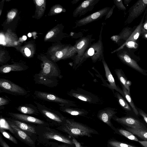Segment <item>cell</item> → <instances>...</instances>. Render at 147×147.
I'll list each match as a JSON object with an SVG mask.
<instances>
[{"mask_svg": "<svg viewBox=\"0 0 147 147\" xmlns=\"http://www.w3.org/2000/svg\"><path fill=\"white\" fill-rule=\"evenodd\" d=\"M115 5L120 10L125 11L126 8L123 5L122 0H113Z\"/></svg>", "mask_w": 147, "mask_h": 147, "instance_id": "cell-32", "label": "cell"}, {"mask_svg": "<svg viewBox=\"0 0 147 147\" xmlns=\"http://www.w3.org/2000/svg\"><path fill=\"white\" fill-rule=\"evenodd\" d=\"M115 131L116 133L121 134L130 140L136 141L139 140L134 134L127 130L121 129H116Z\"/></svg>", "mask_w": 147, "mask_h": 147, "instance_id": "cell-28", "label": "cell"}, {"mask_svg": "<svg viewBox=\"0 0 147 147\" xmlns=\"http://www.w3.org/2000/svg\"><path fill=\"white\" fill-rule=\"evenodd\" d=\"M112 119L122 125L131 128L147 129L146 126L140 121L133 116L129 115L119 117L115 115Z\"/></svg>", "mask_w": 147, "mask_h": 147, "instance_id": "cell-5", "label": "cell"}, {"mask_svg": "<svg viewBox=\"0 0 147 147\" xmlns=\"http://www.w3.org/2000/svg\"><path fill=\"white\" fill-rule=\"evenodd\" d=\"M0 132L3 136L13 143L18 144V142L16 139L10 134L2 128H0Z\"/></svg>", "mask_w": 147, "mask_h": 147, "instance_id": "cell-30", "label": "cell"}, {"mask_svg": "<svg viewBox=\"0 0 147 147\" xmlns=\"http://www.w3.org/2000/svg\"><path fill=\"white\" fill-rule=\"evenodd\" d=\"M114 94L119 104L125 112L128 114H134L131 107L125 98L117 92H115Z\"/></svg>", "mask_w": 147, "mask_h": 147, "instance_id": "cell-20", "label": "cell"}, {"mask_svg": "<svg viewBox=\"0 0 147 147\" xmlns=\"http://www.w3.org/2000/svg\"><path fill=\"white\" fill-rule=\"evenodd\" d=\"M141 35L143 38L147 40V32L144 33Z\"/></svg>", "mask_w": 147, "mask_h": 147, "instance_id": "cell-47", "label": "cell"}, {"mask_svg": "<svg viewBox=\"0 0 147 147\" xmlns=\"http://www.w3.org/2000/svg\"><path fill=\"white\" fill-rule=\"evenodd\" d=\"M110 9L109 7H105L79 20H76L75 22V27L84 26L100 19L107 14Z\"/></svg>", "mask_w": 147, "mask_h": 147, "instance_id": "cell-6", "label": "cell"}, {"mask_svg": "<svg viewBox=\"0 0 147 147\" xmlns=\"http://www.w3.org/2000/svg\"><path fill=\"white\" fill-rule=\"evenodd\" d=\"M57 147H75V145L74 144H70L66 143H63L62 144H60Z\"/></svg>", "mask_w": 147, "mask_h": 147, "instance_id": "cell-40", "label": "cell"}, {"mask_svg": "<svg viewBox=\"0 0 147 147\" xmlns=\"http://www.w3.org/2000/svg\"><path fill=\"white\" fill-rule=\"evenodd\" d=\"M103 26V25L101 27L98 40L92 44L81 58L75 69L78 68L89 58H90L92 62L95 63L97 61H102L104 57L103 46L102 38Z\"/></svg>", "mask_w": 147, "mask_h": 147, "instance_id": "cell-2", "label": "cell"}, {"mask_svg": "<svg viewBox=\"0 0 147 147\" xmlns=\"http://www.w3.org/2000/svg\"><path fill=\"white\" fill-rule=\"evenodd\" d=\"M133 32L131 28L126 27L123 28L119 35L121 39L123 40L125 42L130 37Z\"/></svg>", "mask_w": 147, "mask_h": 147, "instance_id": "cell-29", "label": "cell"}, {"mask_svg": "<svg viewBox=\"0 0 147 147\" xmlns=\"http://www.w3.org/2000/svg\"><path fill=\"white\" fill-rule=\"evenodd\" d=\"M16 14L15 12L11 11L9 12L7 14V17L9 19H12L15 16Z\"/></svg>", "mask_w": 147, "mask_h": 147, "instance_id": "cell-38", "label": "cell"}, {"mask_svg": "<svg viewBox=\"0 0 147 147\" xmlns=\"http://www.w3.org/2000/svg\"><path fill=\"white\" fill-rule=\"evenodd\" d=\"M36 94L37 96L40 98L47 100L60 103L65 107L77 106V105L74 101L64 99L53 94L40 92H37Z\"/></svg>", "mask_w": 147, "mask_h": 147, "instance_id": "cell-12", "label": "cell"}, {"mask_svg": "<svg viewBox=\"0 0 147 147\" xmlns=\"http://www.w3.org/2000/svg\"><path fill=\"white\" fill-rule=\"evenodd\" d=\"M130 51L125 46L117 52V55L124 64L142 75L147 76V70L142 68L138 63L140 60V58Z\"/></svg>", "mask_w": 147, "mask_h": 147, "instance_id": "cell-3", "label": "cell"}, {"mask_svg": "<svg viewBox=\"0 0 147 147\" xmlns=\"http://www.w3.org/2000/svg\"><path fill=\"white\" fill-rule=\"evenodd\" d=\"M79 1V0H74L71 2V3H73V4H75L77 3Z\"/></svg>", "mask_w": 147, "mask_h": 147, "instance_id": "cell-49", "label": "cell"}, {"mask_svg": "<svg viewBox=\"0 0 147 147\" xmlns=\"http://www.w3.org/2000/svg\"><path fill=\"white\" fill-rule=\"evenodd\" d=\"M147 8V0H139L129 9V15L126 20L129 24L138 18Z\"/></svg>", "mask_w": 147, "mask_h": 147, "instance_id": "cell-8", "label": "cell"}, {"mask_svg": "<svg viewBox=\"0 0 147 147\" xmlns=\"http://www.w3.org/2000/svg\"><path fill=\"white\" fill-rule=\"evenodd\" d=\"M57 128L76 138L84 136L92 137V134H99L97 131L86 125L69 119H66L65 123Z\"/></svg>", "mask_w": 147, "mask_h": 147, "instance_id": "cell-1", "label": "cell"}, {"mask_svg": "<svg viewBox=\"0 0 147 147\" xmlns=\"http://www.w3.org/2000/svg\"><path fill=\"white\" fill-rule=\"evenodd\" d=\"M23 39L24 40H26L27 39V37L25 36H23Z\"/></svg>", "mask_w": 147, "mask_h": 147, "instance_id": "cell-50", "label": "cell"}, {"mask_svg": "<svg viewBox=\"0 0 147 147\" xmlns=\"http://www.w3.org/2000/svg\"><path fill=\"white\" fill-rule=\"evenodd\" d=\"M111 39L112 40L115 41L116 42H117L120 40H121L119 34L114 35L112 36L111 38Z\"/></svg>", "mask_w": 147, "mask_h": 147, "instance_id": "cell-39", "label": "cell"}, {"mask_svg": "<svg viewBox=\"0 0 147 147\" xmlns=\"http://www.w3.org/2000/svg\"><path fill=\"white\" fill-rule=\"evenodd\" d=\"M7 121L14 131V134L18 138L29 146L35 147L34 141L27 133L20 129L9 120Z\"/></svg>", "mask_w": 147, "mask_h": 147, "instance_id": "cell-14", "label": "cell"}, {"mask_svg": "<svg viewBox=\"0 0 147 147\" xmlns=\"http://www.w3.org/2000/svg\"><path fill=\"white\" fill-rule=\"evenodd\" d=\"M77 54V50L74 46L69 45L62 50L57 51L55 56L58 59L71 58L74 59Z\"/></svg>", "mask_w": 147, "mask_h": 147, "instance_id": "cell-17", "label": "cell"}, {"mask_svg": "<svg viewBox=\"0 0 147 147\" xmlns=\"http://www.w3.org/2000/svg\"><path fill=\"white\" fill-rule=\"evenodd\" d=\"M17 109L20 112L24 114H33L35 112L32 109L25 106H19Z\"/></svg>", "mask_w": 147, "mask_h": 147, "instance_id": "cell-31", "label": "cell"}, {"mask_svg": "<svg viewBox=\"0 0 147 147\" xmlns=\"http://www.w3.org/2000/svg\"><path fill=\"white\" fill-rule=\"evenodd\" d=\"M9 121L29 136L36 133L35 128L32 126L18 120H11Z\"/></svg>", "mask_w": 147, "mask_h": 147, "instance_id": "cell-19", "label": "cell"}, {"mask_svg": "<svg viewBox=\"0 0 147 147\" xmlns=\"http://www.w3.org/2000/svg\"><path fill=\"white\" fill-rule=\"evenodd\" d=\"M62 111L72 115L85 116L88 112L85 110L78 108L65 107L62 109Z\"/></svg>", "mask_w": 147, "mask_h": 147, "instance_id": "cell-21", "label": "cell"}, {"mask_svg": "<svg viewBox=\"0 0 147 147\" xmlns=\"http://www.w3.org/2000/svg\"><path fill=\"white\" fill-rule=\"evenodd\" d=\"M100 0H86L83 1L74 9V17H80L88 11H91Z\"/></svg>", "mask_w": 147, "mask_h": 147, "instance_id": "cell-9", "label": "cell"}, {"mask_svg": "<svg viewBox=\"0 0 147 147\" xmlns=\"http://www.w3.org/2000/svg\"><path fill=\"white\" fill-rule=\"evenodd\" d=\"M24 52L26 55L28 56H29L31 55V52L30 50L27 48H26L24 49Z\"/></svg>", "mask_w": 147, "mask_h": 147, "instance_id": "cell-44", "label": "cell"}, {"mask_svg": "<svg viewBox=\"0 0 147 147\" xmlns=\"http://www.w3.org/2000/svg\"><path fill=\"white\" fill-rule=\"evenodd\" d=\"M147 32V19L144 22H143L141 28V35L144 33Z\"/></svg>", "mask_w": 147, "mask_h": 147, "instance_id": "cell-34", "label": "cell"}, {"mask_svg": "<svg viewBox=\"0 0 147 147\" xmlns=\"http://www.w3.org/2000/svg\"><path fill=\"white\" fill-rule=\"evenodd\" d=\"M8 102V100L3 98L0 97V106H1L6 104Z\"/></svg>", "mask_w": 147, "mask_h": 147, "instance_id": "cell-41", "label": "cell"}, {"mask_svg": "<svg viewBox=\"0 0 147 147\" xmlns=\"http://www.w3.org/2000/svg\"><path fill=\"white\" fill-rule=\"evenodd\" d=\"M42 113L50 119L56 122L59 126L64 124L66 119L61 116H59L45 110H42Z\"/></svg>", "mask_w": 147, "mask_h": 147, "instance_id": "cell-22", "label": "cell"}, {"mask_svg": "<svg viewBox=\"0 0 147 147\" xmlns=\"http://www.w3.org/2000/svg\"><path fill=\"white\" fill-rule=\"evenodd\" d=\"M121 85L124 94L125 98L131 107L135 115L136 116H138L140 115L137 109V107L134 103L131 96L130 94L129 93L127 89L123 85Z\"/></svg>", "mask_w": 147, "mask_h": 147, "instance_id": "cell-24", "label": "cell"}, {"mask_svg": "<svg viewBox=\"0 0 147 147\" xmlns=\"http://www.w3.org/2000/svg\"><path fill=\"white\" fill-rule=\"evenodd\" d=\"M28 36L29 37H30L32 36L31 34L29 33L28 34Z\"/></svg>", "mask_w": 147, "mask_h": 147, "instance_id": "cell-51", "label": "cell"}, {"mask_svg": "<svg viewBox=\"0 0 147 147\" xmlns=\"http://www.w3.org/2000/svg\"><path fill=\"white\" fill-rule=\"evenodd\" d=\"M144 147H147V141H138Z\"/></svg>", "mask_w": 147, "mask_h": 147, "instance_id": "cell-46", "label": "cell"}, {"mask_svg": "<svg viewBox=\"0 0 147 147\" xmlns=\"http://www.w3.org/2000/svg\"><path fill=\"white\" fill-rule=\"evenodd\" d=\"M115 7V5H114L111 8L107 14L105 18V20H106L108 18H110L112 15L113 12V10Z\"/></svg>", "mask_w": 147, "mask_h": 147, "instance_id": "cell-35", "label": "cell"}, {"mask_svg": "<svg viewBox=\"0 0 147 147\" xmlns=\"http://www.w3.org/2000/svg\"><path fill=\"white\" fill-rule=\"evenodd\" d=\"M63 9L61 7H58L54 9V12L56 13H59L63 11Z\"/></svg>", "mask_w": 147, "mask_h": 147, "instance_id": "cell-43", "label": "cell"}, {"mask_svg": "<svg viewBox=\"0 0 147 147\" xmlns=\"http://www.w3.org/2000/svg\"><path fill=\"white\" fill-rule=\"evenodd\" d=\"M23 70V68L19 65H7L2 66L0 67V72L1 73H7L11 71H20Z\"/></svg>", "mask_w": 147, "mask_h": 147, "instance_id": "cell-26", "label": "cell"}, {"mask_svg": "<svg viewBox=\"0 0 147 147\" xmlns=\"http://www.w3.org/2000/svg\"><path fill=\"white\" fill-rule=\"evenodd\" d=\"M69 94L71 97L89 103H96L99 101L98 97L81 88L72 90L69 93Z\"/></svg>", "mask_w": 147, "mask_h": 147, "instance_id": "cell-7", "label": "cell"}, {"mask_svg": "<svg viewBox=\"0 0 147 147\" xmlns=\"http://www.w3.org/2000/svg\"><path fill=\"white\" fill-rule=\"evenodd\" d=\"M0 143L2 147H10L4 140L1 134H0Z\"/></svg>", "mask_w": 147, "mask_h": 147, "instance_id": "cell-36", "label": "cell"}, {"mask_svg": "<svg viewBox=\"0 0 147 147\" xmlns=\"http://www.w3.org/2000/svg\"><path fill=\"white\" fill-rule=\"evenodd\" d=\"M104 68L105 76L109 84L108 85L109 87L112 91L114 94V90L119 93L124 98V94L122 90L116 84L115 81L111 71L105 61L104 57L102 60Z\"/></svg>", "mask_w": 147, "mask_h": 147, "instance_id": "cell-13", "label": "cell"}, {"mask_svg": "<svg viewBox=\"0 0 147 147\" xmlns=\"http://www.w3.org/2000/svg\"><path fill=\"white\" fill-rule=\"evenodd\" d=\"M0 87L3 89L14 93L21 94H26V91L23 88L5 79H0Z\"/></svg>", "mask_w": 147, "mask_h": 147, "instance_id": "cell-15", "label": "cell"}, {"mask_svg": "<svg viewBox=\"0 0 147 147\" xmlns=\"http://www.w3.org/2000/svg\"><path fill=\"white\" fill-rule=\"evenodd\" d=\"M46 131L42 134V136L46 139L55 140L64 143L74 144L72 139L69 137L64 135L56 131L47 128Z\"/></svg>", "mask_w": 147, "mask_h": 147, "instance_id": "cell-11", "label": "cell"}, {"mask_svg": "<svg viewBox=\"0 0 147 147\" xmlns=\"http://www.w3.org/2000/svg\"><path fill=\"white\" fill-rule=\"evenodd\" d=\"M54 33L53 31H51L48 32L46 36L47 38H50L52 37L54 35Z\"/></svg>", "mask_w": 147, "mask_h": 147, "instance_id": "cell-42", "label": "cell"}, {"mask_svg": "<svg viewBox=\"0 0 147 147\" xmlns=\"http://www.w3.org/2000/svg\"><path fill=\"white\" fill-rule=\"evenodd\" d=\"M36 4L39 6H41L44 3V0H36L35 1Z\"/></svg>", "mask_w": 147, "mask_h": 147, "instance_id": "cell-45", "label": "cell"}, {"mask_svg": "<svg viewBox=\"0 0 147 147\" xmlns=\"http://www.w3.org/2000/svg\"><path fill=\"white\" fill-rule=\"evenodd\" d=\"M127 131L145 141H147V129L127 128Z\"/></svg>", "mask_w": 147, "mask_h": 147, "instance_id": "cell-25", "label": "cell"}, {"mask_svg": "<svg viewBox=\"0 0 147 147\" xmlns=\"http://www.w3.org/2000/svg\"><path fill=\"white\" fill-rule=\"evenodd\" d=\"M94 40L92 38V35H88L76 41L74 46L76 49L77 54L73 59V69H75L81 59L92 45V41Z\"/></svg>", "mask_w": 147, "mask_h": 147, "instance_id": "cell-4", "label": "cell"}, {"mask_svg": "<svg viewBox=\"0 0 147 147\" xmlns=\"http://www.w3.org/2000/svg\"><path fill=\"white\" fill-rule=\"evenodd\" d=\"M60 74L56 67L51 63L46 62L44 66L39 74L41 78L59 77Z\"/></svg>", "mask_w": 147, "mask_h": 147, "instance_id": "cell-16", "label": "cell"}, {"mask_svg": "<svg viewBox=\"0 0 147 147\" xmlns=\"http://www.w3.org/2000/svg\"><path fill=\"white\" fill-rule=\"evenodd\" d=\"M137 109L138 111L139 115L142 117L144 121L147 123V113L141 109L137 107Z\"/></svg>", "mask_w": 147, "mask_h": 147, "instance_id": "cell-33", "label": "cell"}, {"mask_svg": "<svg viewBox=\"0 0 147 147\" xmlns=\"http://www.w3.org/2000/svg\"><path fill=\"white\" fill-rule=\"evenodd\" d=\"M131 0H124V3L125 5H128Z\"/></svg>", "mask_w": 147, "mask_h": 147, "instance_id": "cell-48", "label": "cell"}, {"mask_svg": "<svg viewBox=\"0 0 147 147\" xmlns=\"http://www.w3.org/2000/svg\"><path fill=\"white\" fill-rule=\"evenodd\" d=\"M72 139L73 144L75 145V147H85V146H82L80 143L77 140L76 138H73Z\"/></svg>", "mask_w": 147, "mask_h": 147, "instance_id": "cell-37", "label": "cell"}, {"mask_svg": "<svg viewBox=\"0 0 147 147\" xmlns=\"http://www.w3.org/2000/svg\"><path fill=\"white\" fill-rule=\"evenodd\" d=\"M117 113L116 109L111 107H107L99 111L97 115L98 118L106 123L114 131L115 128L111 121L112 117Z\"/></svg>", "mask_w": 147, "mask_h": 147, "instance_id": "cell-10", "label": "cell"}, {"mask_svg": "<svg viewBox=\"0 0 147 147\" xmlns=\"http://www.w3.org/2000/svg\"><path fill=\"white\" fill-rule=\"evenodd\" d=\"M107 146V147H137L118 141L113 138L108 140Z\"/></svg>", "mask_w": 147, "mask_h": 147, "instance_id": "cell-27", "label": "cell"}, {"mask_svg": "<svg viewBox=\"0 0 147 147\" xmlns=\"http://www.w3.org/2000/svg\"><path fill=\"white\" fill-rule=\"evenodd\" d=\"M10 115L17 119L23 121L39 125H44V121L37 118L19 113H9Z\"/></svg>", "mask_w": 147, "mask_h": 147, "instance_id": "cell-18", "label": "cell"}, {"mask_svg": "<svg viewBox=\"0 0 147 147\" xmlns=\"http://www.w3.org/2000/svg\"><path fill=\"white\" fill-rule=\"evenodd\" d=\"M114 71L121 84L123 85L130 94V87L127 84L128 80L123 70L121 69H116L114 70Z\"/></svg>", "mask_w": 147, "mask_h": 147, "instance_id": "cell-23", "label": "cell"}]
</instances>
